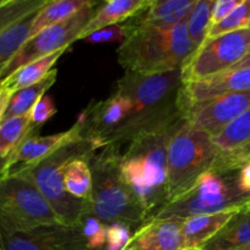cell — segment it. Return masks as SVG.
Segmentation results:
<instances>
[{"label":"cell","mask_w":250,"mask_h":250,"mask_svg":"<svg viewBox=\"0 0 250 250\" xmlns=\"http://www.w3.org/2000/svg\"><path fill=\"white\" fill-rule=\"evenodd\" d=\"M182 70L156 75L125 72L112 90L132 102V112L111 137L109 146H121L144 132L175 126L185 119L180 104Z\"/></svg>","instance_id":"6da1fadb"},{"label":"cell","mask_w":250,"mask_h":250,"mask_svg":"<svg viewBox=\"0 0 250 250\" xmlns=\"http://www.w3.org/2000/svg\"><path fill=\"white\" fill-rule=\"evenodd\" d=\"M180 122L138 134L120 158L122 178L148 220L167 204L168 142Z\"/></svg>","instance_id":"7a4b0ae2"},{"label":"cell","mask_w":250,"mask_h":250,"mask_svg":"<svg viewBox=\"0 0 250 250\" xmlns=\"http://www.w3.org/2000/svg\"><path fill=\"white\" fill-rule=\"evenodd\" d=\"M187 19L170 28L136 23L128 38L117 49V60L126 72L156 75L182 70L195 46L188 34Z\"/></svg>","instance_id":"3957f363"},{"label":"cell","mask_w":250,"mask_h":250,"mask_svg":"<svg viewBox=\"0 0 250 250\" xmlns=\"http://www.w3.org/2000/svg\"><path fill=\"white\" fill-rule=\"evenodd\" d=\"M120 158V146L114 144L99 149L90 156L88 163L93 188L88 210L106 225L124 221L132 227H139L148 217L122 178Z\"/></svg>","instance_id":"277c9868"},{"label":"cell","mask_w":250,"mask_h":250,"mask_svg":"<svg viewBox=\"0 0 250 250\" xmlns=\"http://www.w3.org/2000/svg\"><path fill=\"white\" fill-rule=\"evenodd\" d=\"M97 150L94 144L82 138L59 149L39 163L17 166L10 172L26 178L38 188L58 215L62 226L76 227L87 211L88 202L75 199L66 192L62 180L63 168L75 159H90Z\"/></svg>","instance_id":"5b68a950"},{"label":"cell","mask_w":250,"mask_h":250,"mask_svg":"<svg viewBox=\"0 0 250 250\" xmlns=\"http://www.w3.org/2000/svg\"><path fill=\"white\" fill-rule=\"evenodd\" d=\"M238 171L215 165L200 176L185 194L166 204L151 219L185 220L199 215H211L241 209L250 203V195L238 187Z\"/></svg>","instance_id":"8992f818"},{"label":"cell","mask_w":250,"mask_h":250,"mask_svg":"<svg viewBox=\"0 0 250 250\" xmlns=\"http://www.w3.org/2000/svg\"><path fill=\"white\" fill-rule=\"evenodd\" d=\"M221 155L209 134L183 119L168 142L167 204L188 192Z\"/></svg>","instance_id":"52a82bcc"},{"label":"cell","mask_w":250,"mask_h":250,"mask_svg":"<svg viewBox=\"0 0 250 250\" xmlns=\"http://www.w3.org/2000/svg\"><path fill=\"white\" fill-rule=\"evenodd\" d=\"M46 226L62 224L33 183L9 172L0 181V231L27 232Z\"/></svg>","instance_id":"ba28073f"},{"label":"cell","mask_w":250,"mask_h":250,"mask_svg":"<svg viewBox=\"0 0 250 250\" xmlns=\"http://www.w3.org/2000/svg\"><path fill=\"white\" fill-rule=\"evenodd\" d=\"M250 50V28L207 39L182 67L183 82H194L233 67Z\"/></svg>","instance_id":"9c48e42d"},{"label":"cell","mask_w":250,"mask_h":250,"mask_svg":"<svg viewBox=\"0 0 250 250\" xmlns=\"http://www.w3.org/2000/svg\"><path fill=\"white\" fill-rule=\"evenodd\" d=\"M97 5L98 2L95 1L94 4L84 7L70 19L48 27L29 38L20 49L16 56L12 59L11 62L2 71L0 75V82L6 80L15 71L23 67L27 63L33 62L58 51L66 50L73 42L78 41V37L94 16Z\"/></svg>","instance_id":"30bf717a"},{"label":"cell","mask_w":250,"mask_h":250,"mask_svg":"<svg viewBox=\"0 0 250 250\" xmlns=\"http://www.w3.org/2000/svg\"><path fill=\"white\" fill-rule=\"evenodd\" d=\"M131 112V100L112 90L109 98L89 105L77 122L82 127L83 138L99 150L109 146L111 137L124 126Z\"/></svg>","instance_id":"8fae6325"},{"label":"cell","mask_w":250,"mask_h":250,"mask_svg":"<svg viewBox=\"0 0 250 250\" xmlns=\"http://www.w3.org/2000/svg\"><path fill=\"white\" fill-rule=\"evenodd\" d=\"M249 109L250 89L229 93L193 105L187 111L185 119L193 127L215 138L231 122L242 116Z\"/></svg>","instance_id":"7c38bea8"},{"label":"cell","mask_w":250,"mask_h":250,"mask_svg":"<svg viewBox=\"0 0 250 250\" xmlns=\"http://www.w3.org/2000/svg\"><path fill=\"white\" fill-rule=\"evenodd\" d=\"M1 250H87L77 227L46 226L27 232L0 231Z\"/></svg>","instance_id":"4fadbf2b"},{"label":"cell","mask_w":250,"mask_h":250,"mask_svg":"<svg viewBox=\"0 0 250 250\" xmlns=\"http://www.w3.org/2000/svg\"><path fill=\"white\" fill-rule=\"evenodd\" d=\"M250 89V67L231 68L219 75L194 82H183L180 104L183 116L195 104L214 99L229 93Z\"/></svg>","instance_id":"5bb4252c"},{"label":"cell","mask_w":250,"mask_h":250,"mask_svg":"<svg viewBox=\"0 0 250 250\" xmlns=\"http://www.w3.org/2000/svg\"><path fill=\"white\" fill-rule=\"evenodd\" d=\"M82 138V127L78 122H76L68 131L51 134V136L38 137L31 133L22 142L21 146L7 158L9 172L17 166L33 165L39 163L58 151L59 149Z\"/></svg>","instance_id":"9a60e30c"},{"label":"cell","mask_w":250,"mask_h":250,"mask_svg":"<svg viewBox=\"0 0 250 250\" xmlns=\"http://www.w3.org/2000/svg\"><path fill=\"white\" fill-rule=\"evenodd\" d=\"M124 250H185L182 222L150 219L134 231Z\"/></svg>","instance_id":"2e32d148"},{"label":"cell","mask_w":250,"mask_h":250,"mask_svg":"<svg viewBox=\"0 0 250 250\" xmlns=\"http://www.w3.org/2000/svg\"><path fill=\"white\" fill-rule=\"evenodd\" d=\"M250 246V205L237 210L200 250H243Z\"/></svg>","instance_id":"e0dca14e"},{"label":"cell","mask_w":250,"mask_h":250,"mask_svg":"<svg viewBox=\"0 0 250 250\" xmlns=\"http://www.w3.org/2000/svg\"><path fill=\"white\" fill-rule=\"evenodd\" d=\"M151 0H110L104 2L95 11L94 16L85 26L78 39H84L93 32H97L112 24L124 23L137 16L150 5Z\"/></svg>","instance_id":"ac0fdd59"},{"label":"cell","mask_w":250,"mask_h":250,"mask_svg":"<svg viewBox=\"0 0 250 250\" xmlns=\"http://www.w3.org/2000/svg\"><path fill=\"white\" fill-rule=\"evenodd\" d=\"M197 0H151L144 11L132 17L136 23L170 28L188 17Z\"/></svg>","instance_id":"d6986e66"},{"label":"cell","mask_w":250,"mask_h":250,"mask_svg":"<svg viewBox=\"0 0 250 250\" xmlns=\"http://www.w3.org/2000/svg\"><path fill=\"white\" fill-rule=\"evenodd\" d=\"M237 210L217 212L211 215H199L185 220L182 222V237L185 250L199 249L215 236Z\"/></svg>","instance_id":"ffe728a7"},{"label":"cell","mask_w":250,"mask_h":250,"mask_svg":"<svg viewBox=\"0 0 250 250\" xmlns=\"http://www.w3.org/2000/svg\"><path fill=\"white\" fill-rule=\"evenodd\" d=\"M95 1L93 0H49L38 12L33 20L31 29V38L43 29L70 19L84 7L90 6Z\"/></svg>","instance_id":"44dd1931"},{"label":"cell","mask_w":250,"mask_h":250,"mask_svg":"<svg viewBox=\"0 0 250 250\" xmlns=\"http://www.w3.org/2000/svg\"><path fill=\"white\" fill-rule=\"evenodd\" d=\"M63 53H65V50L58 51V53L51 54V55L39 59V60L33 61V62L27 63L23 67L15 71L6 80L0 82V85L6 88L11 93H15L17 90L31 87V85L41 82L43 78H45L54 70V65Z\"/></svg>","instance_id":"7402d4cb"},{"label":"cell","mask_w":250,"mask_h":250,"mask_svg":"<svg viewBox=\"0 0 250 250\" xmlns=\"http://www.w3.org/2000/svg\"><path fill=\"white\" fill-rule=\"evenodd\" d=\"M38 11L32 12L31 15L0 33V75L5 70V67L11 62L12 59L16 56L23 44L31 38L32 23Z\"/></svg>","instance_id":"603a6c76"},{"label":"cell","mask_w":250,"mask_h":250,"mask_svg":"<svg viewBox=\"0 0 250 250\" xmlns=\"http://www.w3.org/2000/svg\"><path fill=\"white\" fill-rule=\"evenodd\" d=\"M56 76H58V70L54 68L41 82L36 83V84L31 85V87L23 88V89L12 93L2 121H6V120L12 119V117L28 114L32 107L34 106V104L43 95H45L46 90L55 83Z\"/></svg>","instance_id":"cb8c5ba5"},{"label":"cell","mask_w":250,"mask_h":250,"mask_svg":"<svg viewBox=\"0 0 250 250\" xmlns=\"http://www.w3.org/2000/svg\"><path fill=\"white\" fill-rule=\"evenodd\" d=\"M89 159L80 158L71 161L62 172L65 189L72 198L89 202L92 197L93 178L89 167Z\"/></svg>","instance_id":"d4e9b609"},{"label":"cell","mask_w":250,"mask_h":250,"mask_svg":"<svg viewBox=\"0 0 250 250\" xmlns=\"http://www.w3.org/2000/svg\"><path fill=\"white\" fill-rule=\"evenodd\" d=\"M224 155H232L250 143V109L229 125L219 136L212 138Z\"/></svg>","instance_id":"484cf974"},{"label":"cell","mask_w":250,"mask_h":250,"mask_svg":"<svg viewBox=\"0 0 250 250\" xmlns=\"http://www.w3.org/2000/svg\"><path fill=\"white\" fill-rule=\"evenodd\" d=\"M34 129L29 112L2 121L0 124V158H9Z\"/></svg>","instance_id":"4316f807"},{"label":"cell","mask_w":250,"mask_h":250,"mask_svg":"<svg viewBox=\"0 0 250 250\" xmlns=\"http://www.w3.org/2000/svg\"><path fill=\"white\" fill-rule=\"evenodd\" d=\"M214 4V0H197L188 15V34L197 50L208 38V33L211 27V14Z\"/></svg>","instance_id":"83f0119b"},{"label":"cell","mask_w":250,"mask_h":250,"mask_svg":"<svg viewBox=\"0 0 250 250\" xmlns=\"http://www.w3.org/2000/svg\"><path fill=\"white\" fill-rule=\"evenodd\" d=\"M49 0H6L0 6V33L16 22L38 11Z\"/></svg>","instance_id":"f1b7e54d"},{"label":"cell","mask_w":250,"mask_h":250,"mask_svg":"<svg viewBox=\"0 0 250 250\" xmlns=\"http://www.w3.org/2000/svg\"><path fill=\"white\" fill-rule=\"evenodd\" d=\"M80 231L81 237L87 250H99L105 248L106 246V231L107 225L104 224L102 220L95 217L92 212L88 210L83 215L80 225L76 226Z\"/></svg>","instance_id":"f546056e"},{"label":"cell","mask_w":250,"mask_h":250,"mask_svg":"<svg viewBox=\"0 0 250 250\" xmlns=\"http://www.w3.org/2000/svg\"><path fill=\"white\" fill-rule=\"evenodd\" d=\"M250 26V0H243L224 21L210 27L207 39L215 38L231 32L247 29Z\"/></svg>","instance_id":"4dcf8cb0"},{"label":"cell","mask_w":250,"mask_h":250,"mask_svg":"<svg viewBox=\"0 0 250 250\" xmlns=\"http://www.w3.org/2000/svg\"><path fill=\"white\" fill-rule=\"evenodd\" d=\"M133 29L131 20L127 22L119 24H112V26L105 27L97 32H93L89 36L85 37L83 41L90 44H102V43H114V42H121V44L128 38Z\"/></svg>","instance_id":"1f68e13d"},{"label":"cell","mask_w":250,"mask_h":250,"mask_svg":"<svg viewBox=\"0 0 250 250\" xmlns=\"http://www.w3.org/2000/svg\"><path fill=\"white\" fill-rule=\"evenodd\" d=\"M134 232L132 226L124 221H115L107 225L105 250H124L131 241Z\"/></svg>","instance_id":"d6a6232c"},{"label":"cell","mask_w":250,"mask_h":250,"mask_svg":"<svg viewBox=\"0 0 250 250\" xmlns=\"http://www.w3.org/2000/svg\"><path fill=\"white\" fill-rule=\"evenodd\" d=\"M55 114L56 107L53 99L49 95H43L29 111L32 126L37 129L39 126L45 124L48 120H50Z\"/></svg>","instance_id":"836d02e7"},{"label":"cell","mask_w":250,"mask_h":250,"mask_svg":"<svg viewBox=\"0 0 250 250\" xmlns=\"http://www.w3.org/2000/svg\"><path fill=\"white\" fill-rule=\"evenodd\" d=\"M250 161V143L243 149H241L237 153L232 154V155H224L222 154L220 158L219 164L224 167L229 168V170H239L243 167L246 164Z\"/></svg>","instance_id":"e575fe53"},{"label":"cell","mask_w":250,"mask_h":250,"mask_svg":"<svg viewBox=\"0 0 250 250\" xmlns=\"http://www.w3.org/2000/svg\"><path fill=\"white\" fill-rule=\"evenodd\" d=\"M243 0H216L212 6L211 26L224 21Z\"/></svg>","instance_id":"d590c367"},{"label":"cell","mask_w":250,"mask_h":250,"mask_svg":"<svg viewBox=\"0 0 250 250\" xmlns=\"http://www.w3.org/2000/svg\"><path fill=\"white\" fill-rule=\"evenodd\" d=\"M237 182H238L239 189H241L244 194L250 195V163L246 164L243 167L239 168Z\"/></svg>","instance_id":"8d00e7d4"},{"label":"cell","mask_w":250,"mask_h":250,"mask_svg":"<svg viewBox=\"0 0 250 250\" xmlns=\"http://www.w3.org/2000/svg\"><path fill=\"white\" fill-rule=\"evenodd\" d=\"M11 95L12 93L10 92V90H7L6 88L0 85V124H1L2 119H4L5 111H6L7 109V105H9Z\"/></svg>","instance_id":"74e56055"},{"label":"cell","mask_w":250,"mask_h":250,"mask_svg":"<svg viewBox=\"0 0 250 250\" xmlns=\"http://www.w3.org/2000/svg\"><path fill=\"white\" fill-rule=\"evenodd\" d=\"M9 175V168H7V159L0 158V181Z\"/></svg>","instance_id":"f35d334b"},{"label":"cell","mask_w":250,"mask_h":250,"mask_svg":"<svg viewBox=\"0 0 250 250\" xmlns=\"http://www.w3.org/2000/svg\"><path fill=\"white\" fill-rule=\"evenodd\" d=\"M243 67H250V53L247 54V55L244 56L239 62H237L232 68H243ZM229 70H231V68H229Z\"/></svg>","instance_id":"ab89813d"},{"label":"cell","mask_w":250,"mask_h":250,"mask_svg":"<svg viewBox=\"0 0 250 250\" xmlns=\"http://www.w3.org/2000/svg\"><path fill=\"white\" fill-rule=\"evenodd\" d=\"M5 2H6V0H0V6H1V5H4Z\"/></svg>","instance_id":"60d3db41"},{"label":"cell","mask_w":250,"mask_h":250,"mask_svg":"<svg viewBox=\"0 0 250 250\" xmlns=\"http://www.w3.org/2000/svg\"><path fill=\"white\" fill-rule=\"evenodd\" d=\"M243 250H250V246H249V247H247V248H246V249H243Z\"/></svg>","instance_id":"b9f144b4"},{"label":"cell","mask_w":250,"mask_h":250,"mask_svg":"<svg viewBox=\"0 0 250 250\" xmlns=\"http://www.w3.org/2000/svg\"><path fill=\"white\" fill-rule=\"evenodd\" d=\"M192 250H200V249H192Z\"/></svg>","instance_id":"7bdbcfd3"},{"label":"cell","mask_w":250,"mask_h":250,"mask_svg":"<svg viewBox=\"0 0 250 250\" xmlns=\"http://www.w3.org/2000/svg\"><path fill=\"white\" fill-rule=\"evenodd\" d=\"M0 250H1V248H0Z\"/></svg>","instance_id":"ee69618b"},{"label":"cell","mask_w":250,"mask_h":250,"mask_svg":"<svg viewBox=\"0 0 250 250\" xmlns=\"http://www.w3.org/2000/svg\"><path fill=\"white\" fill-rule=\"evenodd\" d=\"M249 28H250V26H249Z\"/></svg>","instance_id":"f6af8a7d"},{"label":"cell","mask_w":250,"mask_h":250,"mask_svg":"<svg viewBox=\"0 0 250 250\" xmlns=\"http://www.w3.org/2000/svg\"><path fill=\"white\" fill-rule=\"evenodd\" d=\"M249 205H250V203H249Z\"/></svg>","instance_id":"bcb514c9"},{"label":"cell","mask_w":250,"mask_h":250,"mask_svg":"<svg viewBox=\"0 0 250 250\" xmlns=\"http://www.w3.org/2000/svg\"><path fill=\"white\" fill-rule=\"evenodd\" d=\"M249 163H250V161H249Z\"/></svg>","instance_id":"7dc6e473"}]
</instances>
